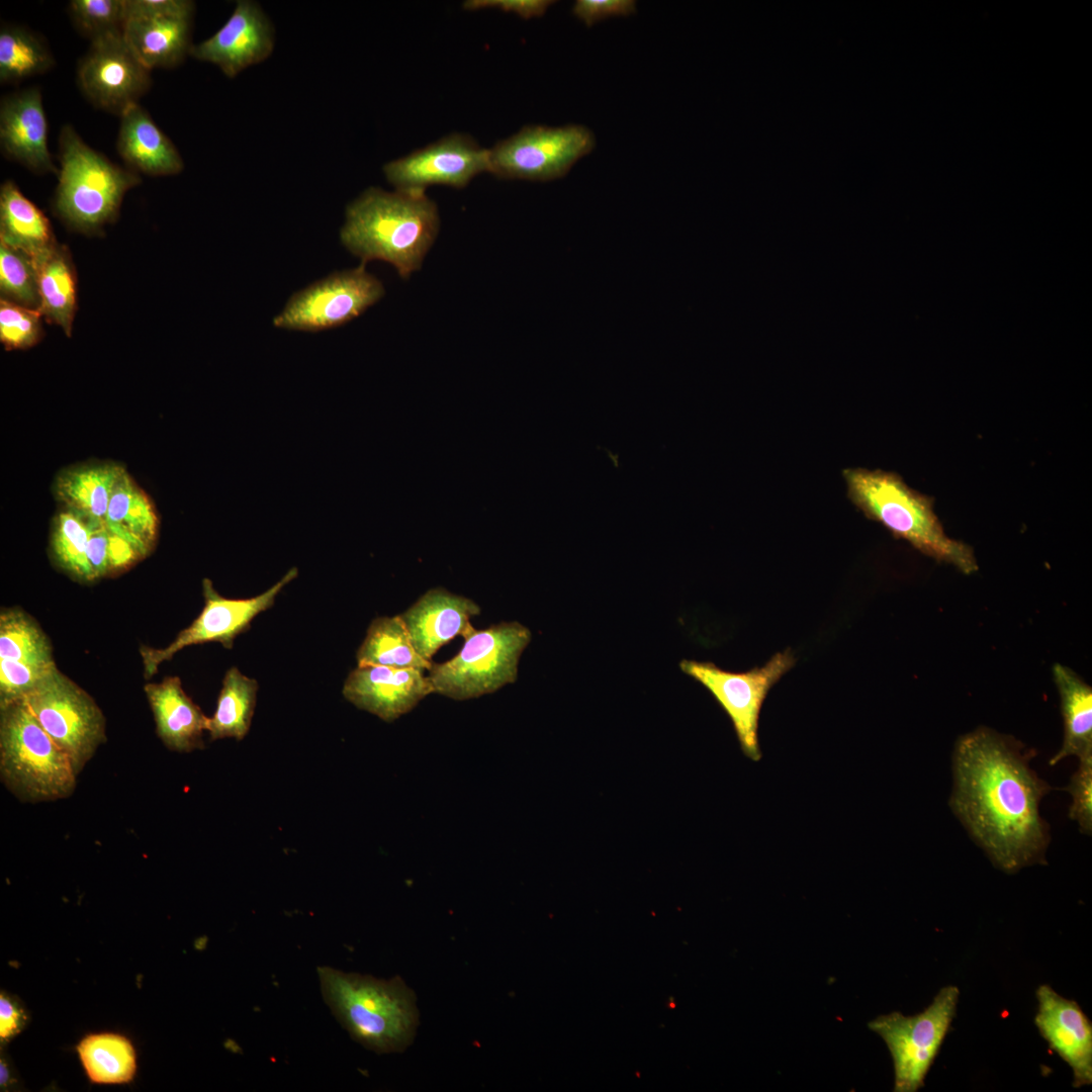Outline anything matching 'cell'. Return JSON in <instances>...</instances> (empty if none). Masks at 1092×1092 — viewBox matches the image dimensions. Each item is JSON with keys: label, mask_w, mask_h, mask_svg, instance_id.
Segmentation results:
<instances>
[{"label": "cell", "mask_w": 1092, "mask_h": 1092, "mask_svg": "<svg viewBox=\"0 0 1092 1092\" xmlns=\"http://www.w3.org/2000/svg\"><path fill=\"white\" fill-rule=\"evenodd\" d=\"M959 998V988L947 985L920 1013L906 1016L894 1011L868 1023L891 1054L895 1092H916L924 1086L956 1016Z\"/></svg>", "instance_id": "8"}, {"label": "cell", "mask_w": 1092, "mask_h": 1092, "mask_svg": "<svg viewBox=\"0 0 1092 1092\" xmlns=\"http://www.w3.org/2000/svg\"><path fill=\"white\" fill-rule=\"evenodd\" d=\"M0 289L4 299L39 311L40 298L32 258L1 241Z\"/></svg>", "instance_id": "35"}, {"label": "cell", "mask_w": 1092, "mask_h": 1092, "mask_svg": "<svg viewBox=\"0 0 1092 1092\" xmlns=\"http://www.w3.org/2000/svg\"><path fill=\"white\" fill-rule=\"evenodd\" d=\"M40 311L6 300L0 301V340L7 349H26L42 335Z\"/></svg>", "instance_id": "37"}, {"label": "cell", "mask_w": 1092, "mask_h": 1092, "mask_svg": "<svg viewBox=\"0 0 1092 1092\" xmlns=\"http://www.w3.org/2000/svg\"><path fill=\"white\" fill-rule=\"evenodd\" d=\"M554 3L556 2L551 0H467L463 7L466 10L495 8L530 19L543 16Z\"/></svg>", "instance_id": "42"}, {"label": "cell", "mask_w": 1092, "mask_h": 1092, "mask_svg": "<svg viewBox=\"0 0 1092 1092\" xmlns=\"http://www.w3.org/2000/svg\"><path fill=\"white\" fill-rule=\"evenodd\" d=\"M193 17L147 15L128 17L123 37L150 70L179 66L190 55Z\"/></svg>", "instance_id": "23"}, {"label": "cell", "mask_w": 1092, "mask_h": 1092, "mask_svg": "<svg viewBox=\"0 0 1092 1092\" xmlns=\"http://www.w3.org/2000/svg\"><path fill=\"white\" fill-rule=\"evenodd\" d=\"M55 58L44 40L21 25L0 29V82L17 84L50 71Z\"/></svg>", "instance_id": "31"}, {"label": "cell", "mask_w": 1092, "mask_h": 1092, "mask_svg": "<svg viewBox=\"0 0 1092 1092\" xmlns=\"http://www.w3.org/2000/svg\"><path fill=\"white\" fill-rule=\"evenodd\" d=\"M194 10L190 0H125L126 19L147 15L193 17Z\"/></svg>", "instance_id": "41"}, {"label": "cell", "mask_w": 1092, "mask_h": 1092, "mask_svg": "<svg viewBox=\"0 0 1092 1092\" xmlns=\"http://www.w3.org/2000/svg\"><path fill=\"white\" fill-rule=\"evenodd\" d=\"M78 87L96 108L118 117L152 85L151 71L138 59L123 32L91 40L77 67Z\"/></svg>", "instance_id": "14"}, {"label": "cell", "mask_w": 1092, "mask_h": 1092, "mask_svg": "<svg viewBox=\"0 0 1092 1092\" xmlns=\"http://www.w3.org/2000/svg\"><path fill=\"white\" fill-rule=\"evenodd\" d=\"M55 665L0 659V708L22 700Z\"/></svg>", "instance_id": "38"}, {"label": "cell", "mask_w": 1092, "mask_h": 1092, "mask_svg": "<svg viewBox=\"0 0 1092 1092\" xmlns=\"http://www.w3.org/2000/svg\"><path fill=\"white\" fill-rule=\"evenodd\" d=\"M116 151L128 169L150 176L179 174L183 158L170 138L140 103L119 116Z\"/></svg>", "instance_id": "21"}, {"label": "cell", "mask_w": 1092, "mask_h": 1092, "mask_svg": "<svg viewBox=\"0 0 1092 1092\" xmlns=\"http://www.w3.org/2000/svg\"><path fill=\"white\" fill-rule=\"evenodd\" d=\"M89 528L87 556L95 579L108 574V529L105 522L86 521Z\"/></svg>", "instance_id": "43"}, {"label": "cell", "mask_w": 1092, "mask_h": 1092, "mask_svg": "<svg viewBox=\"0 0 1092 1092\" xmlns=\"http://www.w3.org/2000/svg\"><path fill=\"white\" fill-rule=\"evenodd\" d=\"M32 261L37 277L40 313L70 336L76 311V279L68 254L56 244L32 258Z\"/></svg>", "instance_id": "28"}, {"label": "cell", "mask_w": 1092, "mask_h": 1092, "mask_svg": "<svg viewBox=\"0 0 1092 1092\" xmlns=\"http://www.w3.org/2000/svg\"><path fill=\"white\" fill-rule=\"evenodd\" d=\"M1078 761L1077 769L1063 790L1071 797L1069 818L1078 825L1083 834L1090 836L1092 834V756Z\"/></svg>", "instance_id": "39"}, {"label": "cell", "mask_w": 1092, "mask_h": 1092, "mask_svg": "<svg viewBox=\"0 0 1092 1092\" xmlns=\"http://www.w3.org/2000/svg\"><path fill=\"white\" fill-rule=\"evenodd\" d=\"M125 471L113 462L75 465L57 475L54 493L63 508L86 521L105 522L111 494Z\"/></svg>", "instance_id": "24"}, {"label": "cell", "mask_w": 1092, "mask_h": 1092, "mask_svg": "<svg viewBox=\"0 0 1092 1092\" xmlns=\"http://www.w3.org/2000/svg\"><path fill=\"white\" fill-rule=\"evenodd\" d=\"M143 557L130 542L108 530V574L122 571Z\"/></svg>", "instance_id": "44"}, {"label": "cell", "mask_w": 1092, "mask_h": 1092, "mask_svg": "<svg viewBox=\"0 0 1092 1092\" xmlns=\"http://www.w3.org/2000/svg\"><path fill=\"white\" fill-rule=\"evenodd\" d=\"M365 265L334 272L296 291L273 317V326L315 333L353 321L385 293L381 281Z\"/></svg>", "instance_id": "11"}, {"label": "cell", "mask_w": 1092, "mask_h": 1092, "mask_svg": "<svg viewBox=\"0 0 1092 1092\" xmlns=\"http://www.w3.org/2000/svg\"><path fill=\"white\" fill-rule=\"evenodd\" d=\"M77 774L23 700L0 708V777L21 802L40 803L70 797Z\"/></svg>", "instance_id": "6"}, {"label": "cell", "mask_w": 1092, "mask_h": 1092, "mask_svg": "<svg viewBox=\"0 0 1092 1092\" xmlns=\"http://www.w3.org/2000/svg\"><path fill=\"white\" fill-rule=\"evenodd\" d=\"M316 973L324 1001L352 1039L379 1055L400 1053L413 1042L417 998L400 977L377 979L329 966Z\"/></svg>", "instance_id": "3"}, {"label": "cell", "mask_w": 1092, "mask_h": 1092, "mask_svg": "<svg viewBox=\"0 0 1092 1092\" xmlns=\"http://www.w3.org/2000/svg\"><path fill=\"white\" fill-rule=\"evenodd\" d=\"M0 147L7 159L34 173L59 172L48 147V120L38 87L1 98Z\"/></svg>", "instance_id": "19"}, {"label": "cell", "mask_w": 1092, "mask_h": 1092, "mask_svg": "<svg viewBox=\"0 0 1092 1092\" xmlns=\"http://www.w3.org/2000/svg\"><path fill=\"white\" fill-rule=\"evenodd\" d=\"M596 138L581 124L528 125L488 150L489 173L506 179L551 181L593 152Z\"/></svg>", "instance_id": "10"}, {"label": "cell", "mask_w": 1092, "mask_h": 1092, "mask_svg": "<svg viewBox=\"0 0 1092 1092\" xmlns=\"http://www.w3.org/2000/svg\"><path fill=\"white\" fill-rule=\"evenodd\" d=\"M58 159L55 208L80 232H96L114 220L126 191L141 183L138 173L91 148L71 124L60 130Z\"/></svg>", "instance_id": "5"}, {"label": "cell", "mask_w": 1092, "mask_h": 1092, "mask_svg": "<svg viewBox=\"0 0 1092 1092\" xmlns=\"http://www.w3.org/2000/svg\"><path fill=\"white\" fill-rule=\"evenodd\" d=\"M434 690L423 669L358 665L347 676L343 696L385 722L412 711Z\"/></svg>", "instance_id": "18"}, {"label": "cell", "mask_w": 1092, "mask_h": 1092, "mask_svg": "<svg viewBox=\"0 0 1092 1092\" xmlns=\"http://www.w3.org/2000/svg\"><path fill=\"white\" fill-rule=\"evenodd\" d=\"M159 738L171 750L190 752L203 748L208 717L193 703L178 676L149 682L144 688Z\"/></svg>", "instance_id": "22"}, {"label": "cell", "mask_w": 1092, "mask_h": 1092, "mask_svg": "<svg viewBox=\"0 0 1092 1092\" xmlns=\"http://www.w3.org/2000/svg\"><path fill=\"white\" fill-rule=\"evenodd\" d=\"M795 657L790 649L775 654L765 665L745 672H731L713 662L681 660L679 667L701 682L729 716L743 753L759 760L758 721L762 704L779 679L790 670Z\"/></svg>", "instance_id": "12"}, {"label": "cell", "mask_w": 1092, "mask_h": 1092, "mask_svg": "<svg viewBox=\"0 0 1092 1092\" xmlns=\"http://www.w3.org/2000/svg\"><path fill=\"white\" fill-rule=\"evenodd\" d=\"M258 682L244 675L237 667L224 674L216 709L208 718L210 739L226 737L242 740L249 732L257 701Z\"/></svg>", "instance_id": "30"}, {"label": "cell", "mask_w": 1092, "mask_h": 1092, "mask_svg": "<svg viewBox=\"0 0 1092 1092\" xmlns=\"http://www.w3.org/2000/svg\"><path fill=\"white\" fill-rule=\"evenodd\" d=\"M1057 686L1064 722V737L1059 750L1050 759L1056 765L1070 756L1078 760L1092 756V689L1074 670L1055 664Z\"/></svg>", "instance_id": "25"}, {"label": "cell", "mask_w": 1092, "mask_h": 1092, "mask_svg": "<svg viewBox=\"0 0 1092 1092\" xmlns=\"http://www.w3.org/2000/svg\"><path fill=\"white\" fill-rule=\"evenodd\" d=\"M358 665H379L392 668L429 670L432 663L415 650L399 615L376 617L357 650Z\"/></svg>", "instance_id": "29"}, {"label": "cell", "mask_w": 1092, "mask_h": 1092, "mask_svg": "<svg viewBox=\"0 0 1092 1092\" xmlns=\"http://www.w3.org/2000/svg\"><path fill=\"white\" fill-rule=\"evenodd\" d=\"M480 614L471 599L435 587L422 595L399 615L416 652L432 662L434 654L457 636L464 639L475 629L470 619Z\"/></svg>", "instance_id": "20"}, {"label": "cell", "mask_w": 1092, "mask_h": 1092, "mask_svg": "<svg viewBox=\"0 0 1092 1092\" xmlns=\"http://www.w3.org/2000/svg\"><path fill=\"white\" fill-rule=\"evenodd\" d=\"M1034 1024L1040 1035L1072 1070L1073 1087L1092 1083V1023L1079 1004L1050 985L1036 990Z\"/></svg>", "instance_id": "17"}, {"label": "cell", "mask_w": 1092, "mask_h": 1092, "mask_svg": "<svg viewBox=\"0 0 1092 1092\" xmlns=\"http://www.w3.org/2000/svg\"><path fill=\"white\" fill-rule=\"evenodd\" d=\"M489 151L471 136L451 133L383 166L395 190L425 193L432 185L465 187L476 175L489 172Z\"/></svg>", "instance_id": "15"}, {"label": "cell", "mask_w": 1092, "mask_h": 1092, "mask_svg": "<svg viewBox=\"0 0 1092 1092\" xmlns=\"http://www.w3.org/2000/svg\"><path fill=\"white\" fill-rule=\"evenodd\" d=\"M68 13L76 29L90 40L123 32L126 21L125 0H71Z\"/></svg>", "instance_id": "36"}, {"label": "cell", "mask_w": 1092, "mask_h": 1092, "mask_svg": "<svg viewBox=\"0 0 1092 1092\" xmlns=\"http://www.w3.org/2000/svg\"><path fill=\"white\" fill-rule=\"evenodd\" d=\"M0 659L56 664L46 633L33 618L19 609L1 611Z\"/></svg>", "instance_id": "34"}, {"label": "cell", "mask_w": 1092, "mask_h": 1092, "mask_svg": "<svg viewBox=\"0 0 1092 1092\" xmlns=\"http://www.w3.org/2000/svg\"><path fill=\"white\" fill-rule=\"evenodd\" d=\"M846 495L866 518L882 524L898 539L966 574L978 569L974 550L949 538L937 518L934 499L909 487L896 472L845 468Z\"/></svg>", "instance_id": "4"}, {"label": "cell", "mask_w": 1092, "mask_h": 1092, "mask_svg": "<svg viewBox=\"0 0 1092 1092\" xmlns=\"http://www.w3.org/2000/svg\"><path fill=\"white\" fill-rule=\"evenodd\" d=\"M636 12L633 0H577L572 13L587 27L614 16H630Z\"/></svg>", "instance_id": "40"}, {"label": "cell", "mask_w": 1092, "mask_h": 1092, "mask_svg": "<svg viewBox=\"0 0 1092 1092\" xmlns=\"http://www.w3.org/2000/svg\"><path fill=\"white\" fill-rule=\"evenodd\" d=\"M439 228L438 207L425 193L370 187L347 205L340 240L363 264L387 262L406 279L420 270Z\"/></svg>", "instance_id": "2"}, {"label": "cell", "mask_w": 1092, "mask_h": 1092, "mask_svg": "<svg viewBox=\"0 0 1092 1092\" xmlns=\"http://www.w3.org/2000/svg\"><path fill=\"white\" fill-rule=\"evenodd\" d=\"M0 241L31 258L56 245L48 217L11 180L0 188Z\"/></svg>", "instance_id": "27"}, {"label": "cell", "mask_w": 1092, "mask_h": 1092, "mask_svg": "<svg viewBox=\"0 0 1092 1092\" xmlns=\"http://www.w3.org/2000/svg\"><path fill=\"white\" fill-rule=\"evenodd\" d=\"M109 531L130 542L147 556L154 548L159 518L150 496L125 471L111 494L105 516Z\"/></svg>", "instance_id": "26"}, {"label": "cell", "mask_w": 1092, "mask_h": 1092, "mask_svg": "<svg viewBox=\"0 0 1092 1092\" xmlns=\"http://www.w3.org/2000/svg\"><path fill=\"white\" fill-rule=\"evenodd\" d=\"M1034 755L1013 736L988 727L960 736L951 753L949 808L1006 874L1046 864L1051 833L1040 805L1052 787L1031 767Z\"/></svg>", "instance_id": "1"}, {"label": "cell", "mask_w": 1092, "mask_h": 1092, "mask_svg": "<svg viewBox=\"0 0 1092 1092\" xmlns=\"http://www.w3.org/2000/svg\"><path fill=\"white\" fill-rule=\"evenodd\" d=\"M77 1051L85 1072L93 1083L121 1084L135 1073V1053L131 1042L115 1033H96L84 1037Z\"/></svg>", "instance_id": "32"}, {"label": "cell", "mask_w": 1092, "mask_h": 1092, "mask_svg": "<svg viewBox=\"0 0 1092 1092\" xmlns=\"http://www.w3.org/2000/svg\"><path fill=\"white\" fill-rule=\"evenodd\" d=\"M88 538L85 519L65 508L57 513L50 538L52 557L62 570L82 582L95 580L87 556Z\"/></svg>", "instance_id": "33"}, {"label": "cell", "mask_w": 1092, "mask_h": 1092, "mask_svg": "<svg viewBox=\"0 0 1092 1092\" xmlns=\"http://www.w3.org/2000/svg\"><path fill=\"white\" fill-rule=\"evenodd\" d=\"M297 572L295 567L291 568L272 587L250 599L224 598L216 592L211 580L203 579L204 607L198 617L165 648L141 647L146 677L154 675L162 662L189 645L219 642L225 648H232L236 637L250 628L254 618L274 605L278 594L297 576Z\"/></svg>", "instance_id": "13"}, {"label": "cell", "mask_w": 1092, "mask_h": 1092, "mask_svg": "<svg viewBox=\"0 0 1092 1092\" xmlns=\"http://www.w3.org/2000/svg\"><path fill=\"white\" fill-rule=\"evenodd\" d=\"M22 700L79 775L106 741L105 717L93 698L55 665Z\"/></svg>", "instance_id": "9"}, {"label": "cell", "mask_w": 1092, "mask_h": 1092, "mask_svg": "<svg viewBox=\"0 0 1092 1092\" xmlns=\"http://www.w3.org/2000/svg\"><path fill=\"white\" fill-rule=\"evenodd\" d=\"M274 28L260 5L239 0L225 23L211 36L193 44L190 56L210 63L229 78L265 61L273 52Z\"/></svg>", "instance_id": "16"}, {"label": "cell", "mask_w": 1092, "mask_h": 1092, "mask_svg": "<svg viewBox=\"0 0 1092 1092\" xmlns=\"http://www.w3.org/2000/svg\"><path fill=\"white\" fill-rule=\"evenodd\" d=\"M21 1009L3 994L0 999V1036L7 1039L17 1033L23 1024Z\"/></svg>", "instance_id": "45"}, {"label": "cell", "mask_w": 1092, "mask_h": 1092, "mask_svg": "<svg viewBox=\"0 0 1092 1092\" xmlns=\"http://www.w3.org/2000/svg\"><path fill=\"white\" fill-rule=\"evenodd\" d=\"M532 633L519 622H500L474 630L451 659L432 663L434 693L456 701L491 694L518 678V665Z\"/></svg>", "instance_id": "7"}]
</instances>
